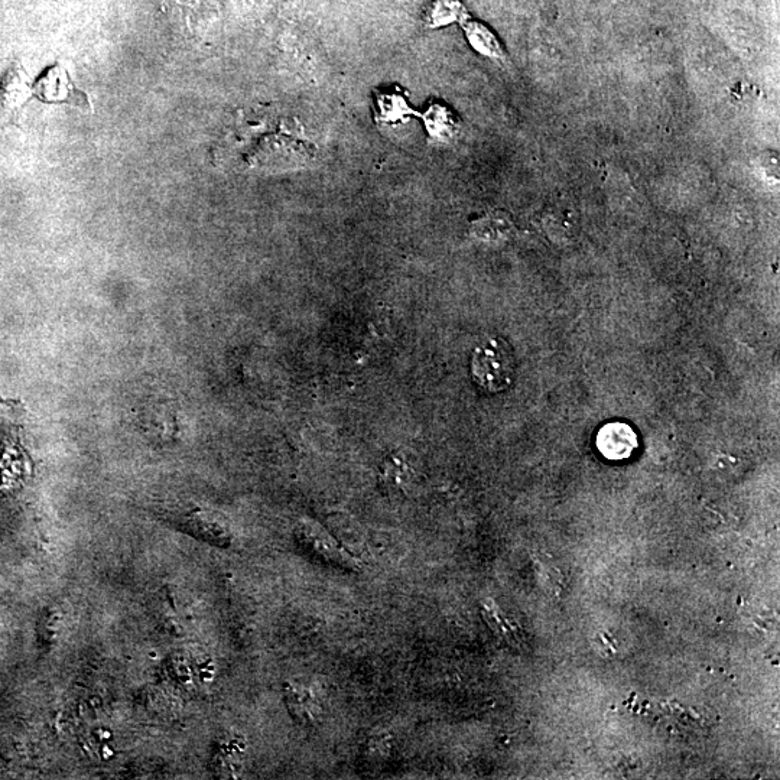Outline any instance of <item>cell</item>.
Segmentation results:
<instances>
[{
	"label": "cell",
	"instance_id": "cell-1",
	"mask_svg": "<svg viewBox=\"0 0 780 780\" xmlns=\"http://www.w3.org/2000/svg\"><path fill=\"white\" fill-rule=\"evenodd\" d=\"M471 372L481 388L490 392L509 388L515 375V360L507 343L493 338L480 346L474 351Z\"/></svg>",
	"mask_w": 780,
	"mask_h": 780
},
{
	"label": "cell",
	"instance_id": "cell-2",
	"mask_svg": "<svg viewBox=\"0 0 780 780\" xmlns=\"http://www.w3.org/2000/svg\"><path fill=\"white\" fill-rule=\"evenodd\" d=\"M298 541L314 557L320 558L325 564L334 565L343 570H357L360 567L359 558L347 551L336 538L314 522H305L297 531Z\"/></svg>",
	"mask_w": 780,
	"mask_h": 780
},
{
	"label": "cell",
	"instance_id": "cell-3",
	"mask_svg": "<svg viewBox=\"0 0 780 780\" xmlns=\"http://www.w3.org/2000/svg\"><path fill=\"white\" fill-rule=\"evenodd\" d=\"M285 701L289 713L302 726H314L323 715L320 695L310 685L289 682L285 687Z\"/></svg>",
	"mask_w": 780,
	"mask_h": 780
},
{
	"label": "cell",
	"instance_id": "cell-4",
	"mask_svg": "<svg viewBox=\"0 0 780 780\" xmlns=\"http://www.w3.org/2000/svg\"><path fill=\"white\" fill-rule=\"evenodd\" d=\"M600 453L611 461L627 460L637 447L636 432L623 422L604 425L597 434Z\"/></svg>",
	"mask_w": 780,
	"mask_h": 780
},
{
	"label": "cell",
	"instance_id": "cell-5",
	"mask_svg": "<svg viewBox=\"0 0 780 780\" xmlns=\"http://www.w3.org/2000/svg\"><path fill=\"white\" fill-rule=\"evenodd\" d=\"M464 6L460 0H434L427 15V24L431 28L450 25L464 18Z\"/></svg>",
	"mask_w": 780,
	"mask_h": 780
},
{
	"label": "cell",
	"instance_id": "cell-6",
	"mask_svg": "<svg viewBox=\"0 0 780 780\" xmlns=\"http://www.w3.org/2000/svg\"><path fill=\"white\" fill-rule=\"evenodd\" d=\"M464 29H466L470 44L481 54L489 55V57H499L502 54L499 41L486 26L479 24V22H467Z\"/></svg>",
	"mask_w": 780,
	"mask_h": 780
},
{
	"label": "cell",
	"instance_id": "cell-7",
	"mask_svg": "<svg viewBox=\"0 0 780 780\" xmlns=\"http://www.w3.org/2000/svg\"><path fill=\"white\" fill-rule=\"evenodd\" d=\"M425 126H427L429 135L434 136L435 139L447 138L453 130L450 112H447V109H444L440 104L429 107L427 116H425Z\"/></svg>",
	"mask_w": 780,
	"mask_h": 780
},
{
	"label": "cell",
	"instance_id": "cell-8",
	"mask_svg": "<svg viewBox=\"0 0 780 780\" xmlns=\"http://www.w3.org/2000/svg\"><path fill=\"white\" fill-rule=\"evenodd\" d=\"M376 103L377 110L380 109V115H382V113L388 112L389 110L388 115L383 117V119L386 120L403 119V117L409 113V107L408 104H406V100L403 99L402 96H399V94H379V97L376 99Z\"/></svg>",
	"mask_w": 780,
	"mask_h": 780
},
{
	"label": "cell",
	"instance_id": "cell-9",
	"mask_svg": "<svg viewBox=\"0 0 780 780\" xmlns=\"http://www.w3.org/2000/svg\"><path fill=\"white\" fill-rule=\"evenodd\" d=\"M389 740V737H376V739H370L369 756L373 757L375 760L383 759V757L389 756Z\"/></svg>",
	"mask_w": 780,
	"mask_h": 780
}]
</instances>
